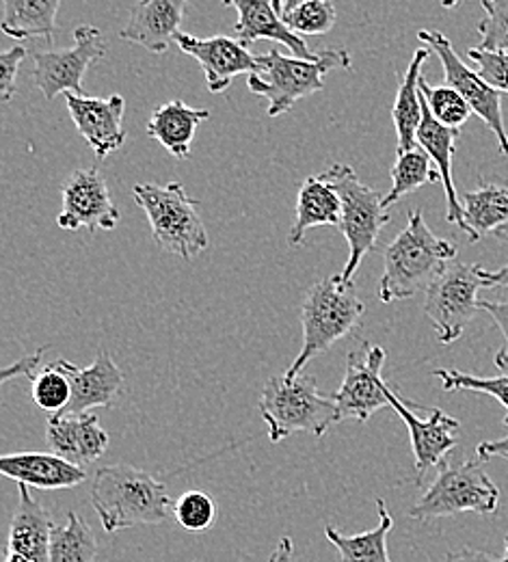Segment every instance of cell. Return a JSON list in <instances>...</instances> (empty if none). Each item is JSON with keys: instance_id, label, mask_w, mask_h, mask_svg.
Listing matches in <instances>:
<instances>
[{"instance_id": "6da1fadb", "label": "cell", "mask_w": 508, "mask_h": 562, "mask_svg": "<svg viewBox=\"0 0 508 562\" xmlns=\"http://www.w3.org/2000/svg\"><path fill=\"white\" fill-rule=\"evenodd\" d=\"M407 216V227L383 251L381 303L405 301L429 290L437 276L456 260V245L433 234L422 211H409Z\"/></svg>"}, {"instance_id": "7a4b0ae2", "label": "cell", "mask_w": 508, "mask_h": 562, "mask_svg": "<svg viewBox=\"0 0 508 562\" xmlns=\"http://www.w3.org/2000/svg\"><path fill=\"white\" fill-rule=\"evenodd\" d=\"M91 506L106 532L156 526L173 515L167 487L151 474L126 463L104 465L91 485Z\"/></svg>"}, {"instance_id": "3957f363", "label": "cell", "mask_w": 508, "mask_h": 562, "mask_svg": "<svg viewBox=\"0 0 508 562\" xmlns=\"http://www.w3.org/2000/svg\"><path fill=\"white\" fill-rule=\"evenodd\" d=\"M363 314L365 307L353 281H345L340 276L316 281L307 290L301 307L303 347L284 374L289 379L298 376L314 357L351 336L362 325Z\"/></svg>"}, {"instance_id": "277c9868", "label": "cell", "mask_w": 508, "mask_h": 562, "mask_svg": "<svg viewBox=\"0 0 508 562\" xmlns=\"http://www.w3.org/2000/svg\"><path fill=\"white\" fill-rule=\"evenodd\" d=\"M351 70L347 50H323L314 59L289 57L280 50L258 55V68L249 74L247 87L253 95L269 100V117H280L292 106L325 87V74Z\"/></svg>"}, {"instance_id": "5b68a950", "label": "cell", "mask_w": 508, "mask_h": 562, "mask_svg": "<svg viewBox=\"0 0 508 562\" xmlns=\"http://www.w3.org/2000/svg\"><path fill=\"white\" fill-rule=\"evenodd\" d=\"M260 416L269 426V439L273 443L284 441L292 432L323 437L331 424L340 422L334 396H320L312 374L269 379L260 394Z\"/></svg>"}, {"instance_id": "8992f818", "label": "cell", "mask_w": 508, "mask_h": 562, "mask_svg": "<svg viewBox=\"0 0 508 562\" xmlns=\"http://www.w3.org/2000/svg\"><path fill=\"white\" fill-rule=\"evenodd\" d=\"M135 202L146 212L154 243L184 260L197 258L208 249L211 238L200 216V202L191 200L180 182L167 187L137 184L133 189Z\"/></svg>"}, {"instance_id": "52a82bcc", "label": "cell", "mask_w": 508, "mask_h": 562, "mask_svg": "<svg viewBox=\"0 0 508 562\" xmlns=\"http://www.w3.org/2000/svg\"><path fill=\"white\" fill-rule=\"evenodd\" d=\"M320 178L336 189L342 202L340 229L349 243V260L340 278L353 281L363 258L376 249V240L392 216L383 206V198L360 180L351 165L338 162Z\"/></svg>"}, {"instance_id": "ba28073f", "label": "cell", "mask_w": 508, "mask_h": 562, "mask_svg": "<svg viewBox=\"0 0 508 562\" xmlns=\"http://www.w3.org/2000/svg\"><path fill=\"white\" fill-rule=\"evenodd\" d=\"M500 502L498 485L487 476L485 461L478 457L459 465L441 463L439 474L420 502L409 510L418 521H433L459 513H496Z\"/></svg>"}, {"instance_id": "9c48e42d", "label": "cell", "mask_w": 508, "mask_h": 562, "mask_svg": "<svg viewBox=\"0 0 508 562\" xmlns=\"http://www.w3.org/2000/svg\"><path fill=\"white\" fill-rule=\"evenodd\" d=\"M487 288L481 265L450 262L427 290L425 314L436 327L441 345L456 342L481 310L478 290Z\"/></svg>"}, {"instance_id": "30bf717a", "label": "cell", "mask_w": 508, "mask_h": 562, "mask_svg": "<svg viewBox=\"0 0 508 562\" xmlns=\"http://www.w3.org/2000/svg\"><path fill=\"white\" fill-rule=\"evenodd\" d=\"M420 42L427 44L441 61L445 85L456 89L467 104L472 106L474 115H478L489 131L496 135L500 151L508 154V135L505 128V117H503V93L494 89L478 71L472 70L454 50L452 42L439 33V31H420L418 33Z\"/></svg>"}, {"instance_id": "8fae6325", "label": "cell", "mask_w": 508, "mask_h": 562, "mask_svg": "<svg viewBox=\"0 0 508 562\" xmlns=\"http://www.w3.org/2000/svg\"><path fill=\"white\" fill-rule=\"evenodd\" d=\"M106 55V44L95 26H76L74 46L68 50L35 53L33 85L46 100H55L61 93L84 95L82 78L87 70Z\"/></svg>"}, {"instance_id": "7c38bea8", "label": "cell", "mask_w": 508, "mask_h": 562, "mask_svg": "<svg viewBox=\"0 0 508 562\" xmlns=\"http://www.w3.org/2000/svg\"><path fill=\"white\" fill-rule=\"evenodd\" d=\"M385 349L363 342L360 351L347 359V372L340 390L334 394L338 420L368 422L381 409H392V383L383 379Z\"/></svg>"}, {"instance_id": "4fadbf2b", "label": "cell", "mask_w": 508, "mask_h": 562, "mask_svg": "<svg viewBox=\"0 0 508 562\" xmlns=\"http://www.w3.org/2000/svg\"><path fill=\"white\" fill-rule=\"evenodd\" d=\"M120 211L111 200L109 187L98 169H78L64 187V209L57 216V225L66 232L87 229L91 234L115 229Z\"/></svg>"}, {"instance_id": "5bb4252c", "label": "cell", "mask_w": 508, "mask_h": 562, "mask_svg": "<svg viewBox=\"0 0 508 562\" xmlns=\"http://www.w3.org/2000/svg\"><path fill=\"white\" fill-rule=\"evenodd\" d=\"M390 405L405 422L411 439V450H414V465H416V485H422L427 472L431 468H437L443 463V457L454 450L456 446V432L461 428V422L456 418H450L437 407H427L429 418L420 420L414 412V403L400 398L396 394L394 385L390 392Z\"/></svg>"}, {"instance_id": "9a60e30c", "label": "cell", "mask_w": 508, "mask_h": 562, "mask_svg": "<svg viewBox=\"0 0 508 562\" xmlns=\"http://www.w3.org/2000/svg\"><path fill=\"white\" fill-rule=\"evenodd\" d=\"M66 102L76 131L91 145L100 160L117 151L128 139L124 128L126 100L122 95L115 93L109 98H91L68 93Z\"/></svg>"}, {"instance_id": "2e32d148", "label": "cell", "mask_w": 508, "mask_h": 562, "mask_svg": "<svg viewBox=\"0 0 508 562\" xmlns=\"http://www.w3.org/2000/svg\"><path fill=\"white\" fill-rule=\"evenodd\" d=\"M176 44L197 59L206 76V87L213 93H223L238 74H251L258 68V55H251L236 37H195L189 33H178Z\"/></svg>"}, {"instance_id": "e0dca14e", "label": "cell", "mask_w": 508, "mask_h": 562, "mask_svg": "<svg viewBox=\"0 0 508 562\" xmlns=\"http://www.w3.org/2000/svg\"><path fill=\"white\" fill-rule=\"evenodd\" d=\"M18 493L4 562H50V532L55 521L26 485H20Z\"/></svg>"}, {"instance_id": "ac0fdd59", "label": "cell", "mask_w": 508, "mask_h": 562, "mask_svg": "<svg viewBox=\"0 0 508 562\" xmlns=\"http://www.w3.org/2000/svg\"><path fill=\"white\" fill-rule=\"evenodd\" d=\"M46 443L50 452L82 468L109 450V432L93 414H55L48 418Z\"/></svg>"}, {"instance_id": "d6986e66", "label": "cell", "mask_w": 508, "mask_h": 562, "mask_svg": "<svg viewBox=\"0 0 508 562\" xmlns=\"http://www.w3.org/2000/svg\"><path fill=\"white\" fill-rule=\"evenodd\" d=\"M72 383V401L64 414H87L95 407H113L122 394L124 372L106 351L98 352L95 361L78 368L68 359H57Z\"/></svg>"}, {"instance_id": "ffe728a7", "label": "cell", "mask_w": 508, "mask_h": 562, "mask_svg": "<svg viewBox=\"0 0 508 562\" xmlns=\"http://www.w3.org/2000/svg\"><path fill=\"white\" fill-rule=\"evenodd\" d=\"M0 472L18 485L53 492L72 490L87 481V472L55 452H15L0 457Z\"/></svg>"}, {"instance_id": "44dd1931", "label": "cell", "mask_w": 508, "mask_h": 562, "mask_svg": "<svg viewBox=\"0 0 508 562\" xmlns=\"http://www.w3.org/2000/svg\"><path fill=\"white\" fill-rule=\"evenodd\" d=\"M189 0H139L120 37L144 46L154 55L167 53L180 33Z\"/></svg>"}, {"instance_id": "7402d4cb", "label": "cell", "mask_w": 508, "mask_h": 562, "mask_svg": "<svg viewBox=\"0 0 508 562\" xmlns=\"http://www.w3.org/2000/svg\"><path fill=\"white\" fill-rule=\"evenodd\" d=\"M238 11V20L234 24L236 40L249 48L258 40H271L284 44L292 53V57L314 59L303 37H298L291 26L284 22V15L275 9L271 0H234Z\"/></svg>"}, {"instance_id": "603a6c76", "label": "cell", "mask_w": 508, "mask_h": 562, "mask_svg": "<svg viewBox=\"0 0 508 562\" xmlns=\"http://www.w3.org/2000/svg\"><path fill=\"white\" fill-rule=\"evenodd\" d=\"M422 124L418 128V145L429 154V158L437 165V171L441 176V184L445 191V218L448 223L459 225L461 229H465V218H463V204L456 195V187H454V178H452V156H454V145L461 135V131L456 128H448L443 124H439L425 95H422Z\"/></svg>"}, {"instance_id": "cb8c5ba5", "label": "cell", "mask_w": 508, "mask_h": 562, "mask_svg": "<svg viewBox=\"0 0 508 562\" xmlns=\"http://www.w3.org/2000/svg\"><path fill=\"white\" fill-rule=\"evenodd\" d=\"M208 117V109H191L182 100H171L151 113L146 126L147 137L158 140L173 158L187 160L197 126Z\"/></svg>"}, {"instance_id": "d4e9b609", "label": "cell", "mask_w": 508, "mask_h": 562, "mask_svg": "<svg viewBox=\"0 0 508 562\" xmlns=\"http://www.w3.org/2000/svg\"><path fill=\"white\" fill-rule=\"evenodd\" d=\"M340 221H342V202L336 189L329 182H325L320 176L307 178L298 189L296 214H294L289 245L298 247L312 227H320V225L340 227Z\"/></svg>"}, {"instance_id": "484cf974", "label": "cell", "mask_w": 508, "mask_h": 562, "mask_svg": "<svg viewBox=\"0 0 508 562\" xmlns=\"http://www.w3.org/2000/svg\"><path fill=\"white\" fill-rule=\"evenodd\" d=\"M431 57V48H418L411 57V64L405 71L398 91H396V102L392 109L394 117V128L398 137V154L409 151L418 145V128L422 124V91H420V80H422V68Z\"/></svg>"}, {"instance_id": "4316f807", "label": "cell", "mask_w": 508, "mask_h": 562, "mask_svg": "<svg viewBox=\"0 0 508 562\" xmlns=\"http://www.w3.org/2000/svg\"><path fill=\"white\" fill-rule=\"evenodd\" d=\"M465 234L470 243H478L487 234L508 240V187L481 184L461 200Z\"/></svg>"}, {"instance_id": "83f0119b", "label": "cell", "mask_w": 508, "mask_h": 562, "mask_svg": "<svg viewBox=\"0 0 508 562\" xmlns=\"http://www.w3.org/2000/svg\"><path fill=\"white\" fill-rule=\"evenodd\" d=\"M376 510H379L376 528L362 535L347 537L336 526L331 524L325 526V537L338 550L340 562H392L387 554V535L394 528V519L383 497L376 499Z\"/></svg>"}, {"instance_id": "f1b7e54d", "label": "cell", "mask_w": 508, "mask_h": 562, "mask_svg": "<svg viewBox=\"0 0 508 562\" xmlns=\"http://www.w3.org/2000/svg\"><path fill=\"white\" fill-rule=\"evenodd\" d=\"M59 4L61 0H4V35L18 42L44 37L48 44H53Z\"/></svg>"}, {"instance_id": "f546056e", "label": "cell", "mask_w": 508, "mask_h": 562, "mask_svg": "<svg viewBox=\"0 0 508 562\" xmlns=\"http://www.w3.org/2000/svg\"><path fill=\"white\" fill-rule=\"evenodd\" d=\"M437 180H441V176L431 167V158L422 147L400 151L396 154V162L392 167V189L383 198V206L390 209L405 195L433 184Z\"/></svg>"}, {"instance_id": "4dcf8cb0", "label": "cell", "mask_w": 508, "mask_h": 562, "mask_svg": "<svg viewBox=\"0 0 508 562\" xmlns=\"http://www.w3.org/2000/svg\"><path fill=\"white\" fill-rule=\"evenodd\" d=\"M95 557L93 530L76 513H68L66 526H55L50 532V562H93Z\"/></svg>"}, {"instance_id": "1f68e13d", "label": "cell", "mask_w": 508, "mask_h": 562, "mask_svg": "<svg viewBox=\"0 0 508 562\" xmlns=\"http://www.w3.org/2000/svg\"><path fill=\"white\" fill-rule=\"evenodd\" d=\"M31 381V398L39 409L48 412L50 416L68 409L72 401V383L57 361L39 370Z\"/></svg>"}, {"instance_id": "d6a6232c", "label": "cell", "mask_w": 508, "mask_h": 562, "mask_svg": "<svg viewBox=\"0 0 508 562\" xmlns=\"http://www.w3.org/2000/svg\"><path fill=\"white\" fill-rule=\"evenodd\" d=\"M420 91H422V95H425L433 117H436L439 124H443L448 128H456L459 131L470 120V115L474 113L472 106L467 104V100L456 89H452L448 85L431 87L427 82V78L422 76Z\"/></svg>"}, {"instance_id": "836d02e7", "label": "cell", "mask_w": 508, "mask_h": 562, "mask_svg": "<svg viewBox=\"0 0 508 562\" xmlns=\"http://www.w3.org/2000/svg\"><path fill=\"white\" fill-rule=\"evenodd\" d=\"M173 517L187 532H204L217 519V504L213 495L191 490L173 502Z\"/></svg>"}, {"instance_id": "e575fe53", "label": "cell", "mask_w": 508, "mask_h": 562, "mask_svg": "<svg viewBox=\"0 0 508 562\" xmlns=\"http://www.w3.org/2000/svg\"><path fill=\"white\" fill-rule=\"evenodd\" d=\"M436 376L441 381L445 392H481V394H489L494 396L503 407H507L508 412V374L503 376H474L461 370H445L439 368L436 370ZM508 420V414L507 418Z\"/></svg>"}, {"instance_id": "d590c367", "label": "cell", "mask_w": 508, "mask_h": 562, "mask_svg": "<svg viewBox=\"0 0 508 562\" xmlns=\"http://www.w3.org/2000/svg\"><path fill=\"white\" fill-rule=\"evenodd\" d=\"M284 22L301 35H325L336 24V9L329 0H307L284 13Z\"/></svg>"}, {"instance_id": "8d00e7d4", "label": "cell", "mask_w": 508, "mask_h": 562, "mask_svg": "<svg viewBox=\"0 0 508 562\" xmlns=\"http://www.w3.org/2000/svg\"><path fill=\"white\" fill-rule=\"evenodd\" d=\"M485 20L478 24L483 50L508 53V0H483Z\"/></svg>"}, {"instance_id": "74e56055", "label": "cell", "mask_w": 508, "mask_h": 562, "mask_svg": "<svg viewBox=\"0 0 508 562\" xmlns=\"http://www.w3.org/2000/svg\"><path fill=\"white\" fill-rule=\"evenodd\" d=\"M467 57L474 61L476 71L500 93H508V53H494L483 48H470Z\"/></svg>"}, {"instance_id": "f35d334b", "label": "cell", "mask_w": 508, "mask_h": 562, "mask_svg": "<svg viewBox=\"0 0 508 562\" xmlns=\"http://www.w3.org/2000/svg\"><path fill=\"white\" fill-rule=\"evenodd\" d=\"M26 59L24 46H13L9 53L0 55V98L2 102H9L18 89V70L22 61Z\"/></svg>"}, {"instance_id": "ab89813d", "label": "cell", "mask_w": 508, "mask_h": 562, "mask_svg": "<svg viewBox=\"0 0 508 562\" xmlns=\"http://www.w3.org/2000/svg\"><path fill=\"white\" fill-rule=\"evenodd\" d=\"M483 312H487L496 325L500 327L503 331V338H505V347L496 355V366L500 370H507L508 368V301H481L478 303Z\"/></svg>"}, {"instance_id": "60d3db41", "label": "cell", "mask_w": 508, "mask_h": 562, "mask_svg": "<svg viewBox=\"0 0 508 562\" xmlns=\"http://www.w3.org/2000/svg\"><path fill=\"white\" fill-rule=\"evenodd\" d=\"M42 355H44V349H39V351L33 352V355H26V357L18 359L13 366L4 368L2 374H0V383L4 385V383H9V381L15 379V376H29V379H33V376L37 374L35 368L39 366Z\"/></svg>"}, {"instance_id": "b9f144b4", "label": "cell", "mask_w": 508, "mask_h": 562, "mask_svg": "<svg viewBox=\"0 0 508 562\" xmlns=\"http://www.w3.org/2000/svg\"><path fill=\"white\" fill-rule=\"evenodd\" d=\"M505 424L508 426V420H505ZM476 457L481 459V461H489V459H496V457H500V459H507L508 461V435L505 439H496V441H483V443H478V448H476Z\"/></svg>"}, {"instance_id": "7bdbcfd3", "label": "cell", "mask_w": 508, "mask_h": 562, "mask_svg": "<svg viewBox=\"0 0 508 562\" xmlns=\"http://www.w3.org/2000/svg\"><path fill=\"white\" fill-rule=\"evenodd\" d=\"M443 562H508L507 559H494L485 552H478V550H470V548H463V550H456V552H450L445 557Z\"/></svg>"}, {"instance_id": "ee69618b", "label": "cell", "mask_w": 508, "mask_h": 562, "mask_svg": "<svg viewBox=\"0 0 508 562\" xmlns=\"http://www.w3.org/2000/svg\"><path fill=\"white\" fill-rule=\"evenodd\" d=\"M485 283L487 288H508V262L498 271L485 269Z\"/></svg>"}, {"instance_id": "f6af8a7d", "label": "cell", "mask_w": 508, "mask_h": 562, "mask_svg": "<svg viewBox=\"0 0 508 562\" xmlns=\"http://www.w3.org/2000/svg\"><path fill=\"white\" fill-rule=\"evenodd\" d=\"M269 562H292V541L289 537H284L278 546V550L273 552Z\"/></svg>"}, {"instance_id": "bcb514c9", "label": "cell", "mask_w": 508, "mask_h": 562, "mask_svg": "<svg viewBox=\"0 0 508 562\" xmlns=\"http://www.w3.org/2000/svg\"><path fill=\"white\" fill-rule=\"evenodd\" d=\"M221 2H223L225 7L234 4V0H221ZM271 2H273V4H275V9H278L282 15H284V2H286V0H271Z\"/></svg>"}, {"instance_id": "7dc6e473", "label": "cell", "mask_w": 508, "mask_h": 562, "mask_svg": "<svg viewBox=\"0 0 508 562\" xmlns=\"http://www.w3.org/2000/svg\"><path fill=\"white\" fill-rule=\"evenodd\" d=\"M303 2H307V0H286V2H284V13H289L294 7L303 4Z\"/></svg>"}, {"instance_id": "c3c4849f", "label": "cell", "mask_w": 508, "mask_h": 562, "mask_svg": "<svg viewBox=\"0 0 508 562\" xmlns=\"http://www.w3.org/2000/svg\"><path fill=\"white\" fill-rule=\"evenodd\" d=\"M456 2H459V0H441V7H443V9H452Z\"/></svg>"}, {"instance_id": "681fc988", "label": "cell", "mask_w": 508, "mask_h": 562, "mask_svg": "<svg viewBox=\"0 0 508 562\" xmlns=\"http://www.w3.org/2000/svg\"><path fill=\"white\" fill-rule=\"evenodd\" d=\"M505 552H507V557H505V559H507V561H508V535H507V539H505Z\"/></svg>"}]
</instances>
